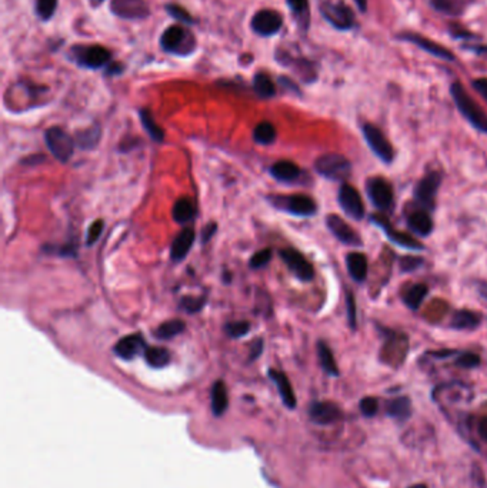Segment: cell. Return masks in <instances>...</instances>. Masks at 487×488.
I'll return each instance as SVG.
<instances>
[{"label": "cell", "instance_id": "obj_1", "mask_svg": "<svg viewBox=\"0 0 487 488\" xmlns=\"http://www.w3.org/2000/svg\"><path fill=\"white\" fill-rule=\"evenodd\" d=\"M160 49L168 55L177 57H188L197 48L196 36L183 25H172L159 39Z\"/></svg>", "mask_w": 487, "mask_h": 488}, {"label": "cell", "instance_id": "obj_2", "mask_svg": "<svg viewBox=\"0 0 487 488\" xmlns=\"http://www.w3.org/2000/svg\"><path fill=\"white\" fill-rule=\"evenodd\" d=\"M450 96L463 118L476 130L487 134V114L469 95L465 86L460 82H453L450 84Z\"/></svg>", "mask_w": 487, "mask_h": 488}, {"label": "cell", "instance_id": "obj_3", "mask_svg": "<svg viewBox=\"0 0 487 488\" xmlns=\"http://www.w3.org/2000/svg\"><path fill=\"white\" fill-rule=\"evenodd\" d=\"M67 57L80 69L100 71L112 62V52L102 44H75L67 53Z\"/></svg>", "mask_w": 487, "mask_h": 488}, {"label": "cell", "instance_id": "obj_4", "mask_svg": "<svg viewBox=\"0 0 487 488\" xmlns=\"http://www.w3.org/2000/svg\"><path fill=\"white\" fill-rule=\"evenodd\" d=\"M319 12L321 17L339 32H351L357 28L356 13L342 0H321Z\"/></svg>", "mask_w": 487, "mask_h": 488}, {"label": "cell", "instance_id": "obj_5", "mask_svg": "<svg viewBox=\"0 0 487 488\" xmlns=\"http://www.w3.org/2000/svg\"><path fill=\"white\" fill-rule=\"evenodd\" d=\"M315 170L328 180L343 181L352 174V163L343 154L324 153L316 159Z\"/></svg>", "mask_w": 487, "mask_h": 488}, {"label": "cell", "instance_id": "obj_6", "mask_svg": "<svg viewBox=\"0 0 487 488\" xmlns=\"http://www.w3.org/2000/svg\"><path fill=\"white\" fill-rule=\"evenodd\" d=\"M366 193L369 200L383 213H389L394 207V193L391 184L383 177H372L367 180Z\"/></svg>", "mask_w": 487, "mask_h": 488}, {"label": "cell", "instance_id": "obj_7", "mask_svg": "<svg viewBox=\"0 0 487 488\" xmlns=\"http://www.w3.org/2000/svg\"><path fill=\"white\" fill-rule=\"evenodd\" d=\"M440 184H442V174L437 172H430L417 181L413 190V199L420 206L422 210H433Z\"/></svg>", "mask_w": 487, "mask_h": 488}, {"label": "cell", "instance_id": "obj_8", "mask_svg": "<svg viewBox=\"0 0 487 488\" xmlns=\"http://www.w3.org/2000/svg\"><path fill=\"white\" fill-rule=\"evenodd\" d=\"M396 39L400 40V42H407V43H411L414 44L416 48H419L420 51L432 55L433 57H437L440 60H445V62H456V55L445 48L443 44H440L437 42H434L433 39L430 37H426L420 33H416V32H400L396 35Z\"/></svg>", "mask_w": 487, "mask_h": 488}, {"label": "cell", "instance_id": "obj_9", "mask_svg": "<svg viewBox=\"0 0 487 488\" xmlns=\"http://www.w3.org/2000/svg\"><path fill=\"white\" fill-rule=\"evenodd\" d=\"M283 28V16L274 9H260L253 15L250 29L260 37H272Z\"/></svg>", "mask_w": 487, "mask_h": 488}, {"label": "cell", "instance_id": "obj_10", "mask_svg": "<svg viewBox=\"0 0 487 488\" xmlns=\"http://www.w3.org/2000/svg\"><path fill=\"white\" fill-rule=\"evenodd\" d=\"M272 201L277 208H281V210L299 217H310L315 216L317 212L316 201L305 195L276 196Z\"/></svg>", "mask_w": 487, "mask_h": 488}, {"label": "cell", "instance_id": "obj_11", "mask_svg": "<svg viewBox=\"0 0 487 488\" xmlns=\"http://www.w3.org/2000/svg\"><path fill=\"white\" fill-rule=\"evenodd\" d=\"M44 141L48 145L51 153L62 163H66L73 156L75 150V138L69 136L62 127H51L44 133Z\"/></svg>", "mask_w": 487, "mask_h": 488}, {"label": "cell", "instance_id": "obj_12", "mask_svg": "<svg viewBox=\"0 0 487 488\" xmlns=\"http://www.w3.org/2000/svg\"><path fill=\"white\" fill-rule=\"evenodd\" d=\"M362 133L369 149L373 152V154L386 163V165H390L394 159V150L383 132L372 123H364L362 126Z\"/></svg>", "mask_w": 487, "mask_h": 488}, {"label": "cell", "instance_id": "obj_13", "mask_svg": "<svg viewBox=\"0 0 487 488\" xmlns=\"http://www.w3.org/2000/svg\"><path fill=\"white\" fill-rule=\"evenodd\" d=\"M370 223H373L375 226L382 228L383 233L386 235V237L391 243H394L399 247H403V248L411 250V251H423L425 250V246L419 240L414 239L409 233H403V231L393 228L390 226L389 220L384 216H382V215H373L372 217H370Z\"/></svg>", "mask_w": 487, "mask_h": 488}, {"label": "cell", "instance_id": "obj_14", "mask_svg": "<svg viewBox=\"0 0 487 488\" xmlns=\"http://www.w3.org/2000/svg\"><path fill=\"white\" fill-rule=\"evenodd\" d=\"M110 12L123 20H143L150 16L146 0H112Z\"/></svg>", "mask_w": 487, "mask_h": 488}, {"label": "cell", "instance_id": "obj_15", "mask_svg": "<svg viewBox=\"0 0 487 488\" xmlns=\"http://www.w3.org/2000/svg\"><path fill=\"white\" fill-rule=\"evenodd\" d=\"M337 201L347 217L356 222L364 217V204L359 192L351 184H343L337 193Z\"/></svg>", "mask_w": 487, "mask_h": 488}, {"label": "cell", "instance_id": "obj_16", "mask_svg": "<svg viewBox=\"0 0 487 488\" xmlns=\"http://www.w3.org/2000/svg\"><path fill=\"white\" fill-rule=\"evenodd\" d=\"M281 257L287 264L289 270L301 282H310L315 277V269L303 254L294 248L281 250Z\"/></svg>", "mask_w": 487, "mask_h": 488}, {"label": "cell", "instance_id": "obj_17", "mask_svg": "<svg viewBox=\"0 0 487 488\" xmlns=\"http://www.w3.org/2000/svg\"><path fill=\"white\" fill-rule=\"evenodd\" d=\"M276 60L293 69V71L299 75V78L303 80L305 83H313L317 80V67L312 60H308L305 57H292V55L286 51H277L276 52Z\"/></svg>", "mask_w": 487, "mask_h": 488}, {"label": "cell", "instance_id": "obj_18", "mask_svg": "<svg viewBox=\"0 0 487 488\" xmlns=\"http://www.w3.org/2000/svg\"><path fill=\"white\" fill-rule=\"evenodd\" d=\"M326 226L330 230V233L340 243H343L346 246H352V247H362L363 246V240L357 235V231L351 224H347L337 215H329L326 217Z\"/></svg>", "mask_w": 487, "mask_h": 488}, {"label": "cell", "instance_id": "obj_19", "mask_svg": "<svg viewBox=\"0 0 487 488\" xmlns=\"http://www.w3.org/2000/svg\"><path fill=\"white\" fill-rule=\"evenodd\" d=\"M309 413L312 420L316 424H321V426L337 423L343 418V413L340 407L330 401H319L312 404Z\"/></svg>", "mask_w": 487, "mask_h": 488}, {"label": "cell", "instance_id": "obj_20", "mask_svg": "<svg viewBox=\"0 0 487 488\" xmlns=\"http://www.w3.org/2000/svg\"><path fill=\"white\" fill-rule=\"evenodd\" d=\"M113 350L116 356H119L121 359L132 360L137 354H141L143 350H146V343L142 334H130L116 343Z\"/></svg>", "mask_w": 487, "mask_h": 488}, {"label": "cell", "instance_id": "obj_21", "mask_svg": "<svg viewBox=\"0 0 487 488\" xmlns=\"http://www.w3.org/2000/svg\"><path fill=\"white\" fill-rule=\"evenodd\" d=\"M475 3V0H429L433 10L449 17H461Z\"/></svg>", "mask_w": 487, "mask_h": 488}, {"label": "cell", "instance_id": "obj_22", "mask_svg": "<svg viewBox=\"0 0 487 488\" xmlns=\"http://www.w3.org/2000/svg\"><path fill=\"white\" fill-rule=\"evenodd\" d=\"M290 13L301 35H306L310 28V3L309 0H286Z\"/></svg>", "mask_w": 487, "mask_h": 488}, {"label": "cell", "instance_id": "obj_23", "mask_svg": "<svg viewBox=\"0 0 487 488\" xmlns=\"http://www.w3.org/2000/svg\"><path fill=\"white\" fill-rule=\"evenodd\" d=\"M481 320L483 317L477 311L463 309V310L454 311L450 320V327L459 332H470L479 327L481 324Z\"/></svg>", "mask_w": 487, "mask_h": 488}, {"label": "cell", "instance_id": "obj_24", "mask_svg": "<svg viewBox=\"0 0 487 488\" xmlns=\"http://www.w3.org/2000/svg\"><path fill=\"white\" fill-rule=\"evenodd\" d=\"M193 243H195V230L191 227L183 228L179 233V236L173 240V244L170 248V259L176 263L181 262L191 251Z\"/></svg>", "mask_w": 487, "mask_h": 488}, {"label": "cell", "instance_id": "obj_25", "mask_svg": "<svg viewBox=\"0 0 487 488\" xmlns=\"http://www.w3.org/2000/svg\"><path fill=\"white\" fill-rule=\"evenodd\" d=\"M407 227L411 233L420 236V237H427L432 235V231H433V220H432L429 212L419 208V210H416L411 215H409Z\"/></svg>", "mask_w": 487, "mask_h": 488}, {"label": "cell", "instance_id": "obj_26", "mask_svg": "<svg viewBox=\"0 0 487 488\" xmlns=\"http://www.w3.org/2000/svg\"><path fill=\"white\" fill-rule=\"evenodd\" d=\"M346 267L356 283H363L367 277L369 263L362 253H349L346 255Z\"/></svg>", "mask_w": 487, "mask_h": 488}, {"label": "cell", "instance_id": "obj_27", "mask_svg": "<svg viewBox=\"0 0 487 488\" xmlns=\"http://www.w3.org/2000/svg\"><path fill=\"white\" fill-rule=\"evenodd\" d=\"M270 173L276 180L282 183H293L301 176V170L299 169V166L289 160H281L274 163L270 169Z\"/></svg>", "mask_w": 487, "mask_h": 488}, {"label": "cell", "instance_id": "obj_28", "mask_svg": "<svg viewBox=\"0 0 487 488\" xmlns=\"http://www.w3.org/2000/svg\"><path fill=\"white\" fill-rule=\"evenodd\" d=\"M269 376H270V379L273 380V383L277 386V390H279V392H281L283 403H285L289 408H294V407H296V396H294L292 384H290L289 379L286 377V374H283L282 371L270 370V371H269Z\"/></svg>", "mask_w": 487, "mask_h": 488}, {"label": "cell", "instance_id": "obj_29", "mask_svg": "<svg viewBox=\"0 0 487 488\" xmlns=\"http://www.w3.org/2000/svg\"><path fill=\"white\" fill-rule=\"evenodd\" d=\"M253 90L260 99H272L276 96V84L266 72L254 75Z\"/></svg>", "mask_w": 487, "mask_h": 488}, {"label": "cell", "instance_id": "obj_30", "mask_svg": "<svg viewBox=\"0 0 487 488\" xmlns=\"http://www.w3.org/2000/svg\"><path fill=\"white\" fill-rule=\"evenodd\" d=\"M387 414L394 420L406 422L411 414V403L409 397H398L387 403Z\"/></svg>", "mask_w": 487, "mask_h": 488}, {"label": "cell", "instance_id": "obj_31", "mask_svg": "<svg viewBox=\"0 0 487 488\" xmlns=\"http://www.w3.org/2000/svg\"><path fill=\"white\" fill-rule=\"evenodd\" d=\"M317 354H319V361L321 364V368L326 371L329 376L337 377L339 376V367H337V364L335 361L332 350L324 341H319L317 343Z\"/></svg>", "mask_w": 487, "mask_h": 488}, {"label": "cell", "instance_id": "obj_32", "mask_svg": "<svg viewBox=\"0 0 487 488\" xmlns=\"http://www.w3.org/2000/svg\"><path fill=\"white\" fill-rule=\"evenodd\" d=\"M172 216H173L175 222L179 224L189 223L195 217V206H193L192 200L188 197L179 199L173 206Z\"/></svg>", "mask_w": 487, "mask_h": 488}, {"label": "cell", "instance_id": "obj_33", "mask_svg": "<svg viewBox=\"0 0 487 488\" xmlns=\"http://www.w3.org/2000/svg\"><path fill=\"white\" fill-rule=\"evenodd\" d=\"M427 293H429V287H427L426 284L419 283V284L411 286V287L405 293V296H403L405 305H406L410 310H413V311L419 310L420 306H422V303H423V300H425L426 296H427Z\"/></svg>", "mask_w": 487, "mask_h": 488}, {"label": "cell", "instance_id": "obj_34", "mask_svg": "<svg viewBox=\"0 0 487 488\" xmlns=\"http://www.w3.org/2000/svg\"><path fill=\"white\" fill-rule=\"evenodd\" d=\"M100 129L98 126L94 127H87L85 130H80L76 133L75 142L80 149L85 150H90L98 146L99 141H100Z\"/></svg>", "mask_w": 487, "mask_h": 488}, {"label": "cell", "instance_id": "obj_35", "mask_svg": "<svg viewBox=\"0 0 487 488\" xmlns=\"http://www.w3.org/2000/svg\"><path fill=\"white\" fill-rule=\"evenodd\" d=\"M145 359L150 367L161 368L170 363V353L163 347H148L145 350Z\"/></svg>", "mask_w": 487, "mask_h": 488}, {"label": "cell", "instance_id": "obj_36", "mask_svg": "<svg viewBox=\"0 0 487 488\" xmlns=\"http://www.w3.org/2000/svg\"><path fill=\"white\" fill-rule=\"evenodd\" d=\"M184 329H186V324H184L183 320L173 318V320L165 321L163 324H160L154 332V336L160 340H169L180 334Z\"/></svg>", "mask_w": 487, "mask_h": 488}, {"label": "cell", "instance_id": "obj_37", "mask_svg": "<svg viewBox=\"0 0 487 488\" xmlns=\"http://www.w3.org/2000/svg\"><path fill=\"white\" fill-rule=\"evenodd\" d=\"M139 116H141L142 125L145 127V130L149 133V136L153 138L154 142H163L165 138V132L161 129L153 119V114L149 109H142L139 111Z\"/></svg>", "mask_w": 487, "mask_h": 488}, {"label": "cell", "instance_id": "obj_38", "mask_svg": "<svg viewBox=\"0 0 487 488\" xmlns=\"http://www.w3.org/2000/svg\"><path fill=\"white\" fill-rule=\"evenodd\" d=\"M227 390L223 381H216L212 388V410L216 415H222L227 408Z\"/></svg>", "mask_w": 487, "mask_h": 488}, {"label": "cell", "instance_id": "obj_39", "mask_svg": "<svg viewBox=\"0 0 487 488\" xmlns=\"http://www.w3.org/2000/svg\"><path fill=\"white\" fill-rule=\"evenodd\" d=\"M276 127L270 122H262L253 130V141L258 145H272L276 141Z\"/></svg>", "mask_w": 487, "mask_h": 488}, {"label": "cell", "instance_id": "obj_40", "mask_svg": "<svg viewBox=\"0 0 487 488\" xmlns=\"http://www.w3.org/2000/svg\"><path fill=\"white\" fill-rule=\"evenodd\" d=\"M59 6V0H36L35 13L42 21H49Z\"/></svg>", "mask_w": 487, "mask_h": 488}, {"label": "cell", "instance_id": "obj_41", "mask_svg": "<svg viewBox=\"0 0 487 488\" xmlns=\"http://www.w3.org/2000/svg\"><path fill=\"white\" fill-rule=\"evenodd\" d=\"M449 35H450V37H453L454 40L461 42L463 44L475 43V42L481 40V37L479 35H476L475 32H470L465 26L457 25V23H452V25L449 26Z\"/></svg>", "mask_w": 487, "mask_h": 488}, {"label": "cell", "instance_id": "obj_42", "mask_svg": "<svg viewBox=\"0 0 487 488\" xmlns=\"http://www.w3.org/2000/svg\"><path fill=\"white\" fill-rule=\"evenodd\" d=\"M165 9H166V13L172 17V19H175L176 21H179L180 23V25H188V26H191V25H195V17L186 10V9H184L183 6H180V5H176V3H168L166 6H165Z\"/></svg>", "mask_w": 487, "mask_h": 488}, {"label": "cell", "instance_id": "obj_43", "mask_svg": "<svg viewBox=\"0 0 487 488\" xmlns=\"http://www.w3.org/2000/svg\"><path fill=\"white\" fill-rule=\"evenodd\" d=\"M226 333L229 337L231 338H239L246 336L250 332V324L249 321H233V323H227L224 327Z\"/></svg>", "mask_w": 487, "mask_h": 488}, {"label": "cell", "instance_id": "obj_44", "mask_svg": "<svg viewBox=\"0 0 487 488\" xmlns=\"http://www.w3.org/2000/svg\"><path fill=\"white\" fill-rule=\"evenodd\" d=\"M346 307H347V321L352 330H356L357 327V314H356V300L353 293L346 294Z\"/></svg>", "mask_w": 487, "mask_h": 488}, {"label": "cell", "instance_id": "obj_45", "mask_svg": "<svg viewBox=\"0 0 487 488\" xmlns=\"http://www.w3.org/2000/svg\"><path fill=\"white\" fill-rule=\"evenodd\" d=\"M454 364L460 368H476L480 365V357L475 353H470V352H466V353H461Z\"/></svg>", "mask_w": 487, "mask_h": 488}, {"label": "cell", "instance_id": "obj_46", "mask_svg": "<svg viewBox=\"0 0 487 488\" xmlns=\"http://www.w3.org/2000/svg\"><path fill=\"white\" fill-rule=\"evenodd\" d=\"M270 259H272V250L263 248L251 255L249 264L251 269H260V267H265L270 262Z\"/></svg>", "mask_w": 487, "mask_h": 488}, {"label": "cell", "instance_id": "obj_47", "mask_svg": "<svg viewBox=\"0 0 487 488\" xmlns=\"http://www.w3.org/2000/svg\"><path fill=\"white\" fill-rule=\"evenodd\" d=\"M423 264V259L417 257V255H403L399 260V267L403 273H410L419 269Z\"/></svg>", "mask_w": 487, "mask_h": 488}, {"label": "cell", "instance_id": "obj_48", "mask_svg": "<svg viewBox=\"0 0 487 488\" xmlns=\"http://www.w3.org/2000/svg\"><path fill=\"white\" fill-rule=\"evenodd\" d=\"M204 305V297H184L181 298V307L189 311V313H196L199 311Z\"/></svg>", "mask_w": 487, "mask_h": 488}, {"label": "cell", "instance_id": "obj_49", "mask_svg": "<svg viewBox=\"0 0 487 488\" xmlns=\"http://www.w3.org/2000/svg\"><path fill=\"white\" fill-rule=\"evenodd\" d=\"M379 410V401L375 397H364L360 401V411L363 413V415L366 417H372L378 413Z\"/></svg>", "mask_w": 487, "mask_h": 488}, {"label": "cell", "instance_id": "obj_50", "mask_svg": "<svg viewBox=\"0 0 487 488\" xmlns=\"http://www.w3.org/2000/svg\"><path fill=\"white\" fill-rule=\"evenodd\" d=\"M103 227H105L103 220H96L94 224H91V226L89 227V231H87V240H86V243H87L89 246L94 244V243H95V242L100 237L102 231H103Z\"/></svg>", "mask_w": 487, "mask_h": 488}, {"label": "cell", "instance_id": "obj_51", "mask_svg": "<svg viewBox=\"0 0 487 488\" xmlns=\"http://www.w3.org/2000/svg\"><path fill=\"white\" fill-rule=\"evenodd\" d=\"M125 64H122L121 62H110L106 67H105V76L112 78V76H121L125 72Z\"/></svg>", "mask_w": 487, "mask_h": 488}, {"label": "cell", "instance_id": "obj_52", "mask_svg": "<svg viewBox=\"0 0 487 488\" xmlns=\"http://www.w3.org/2000/svg\"><path fill=\"white\" fill-rule=\"evenodd\" d=\"M472 87L479 93L483 98V100L487 103V78H477L472 80Z\"/></svg>", "mask_w": 487, "mask_h": 488}, {"label": "cell", "instance_id": "obj_53", "mask_svg": "<svg viewBox=\"0 0 487 488\" xmlns=\"http://www.w3.org/2000/svg\"><path fill=\"white\" fill-rule=\"evenodd\" d=\"M279 83L286 89V90H289V91H292V93H294V95H300V89H299V86L292 80V79H289V78H285V76H281L279 78Z\"/></svg>", "mask_w": 487, "mask_h": 488}, {"label": "cell", "instance_id": "obj_54", "mask_svg": "<svg viewBox=\"0 0 487 488\" xmlns=\"http://www.w3.org/2000/svg\"><path fill=\"white\" fill-rule=\"evenodd\" d=\"M263 352V340L258 338L254 340V343L251 344V354H250V360H256Z\"/></svg>", "mask_w": 487, "mask_h": 488}, {"label": "cell", "instance_id": "obj_55", "mask_svg": "<svg viewBox=\"0 0 487 488\" xmlns=\"http://www.w3.org/2000/svg\"><path fill=\"white\" fill-rule=\"evenodd\" d=\"M216 230H218V226H216L215 223H212V224H209L207 227H204L202 240H203V242H207L209 239H211V237L215 235V231H216Z\"/></svg>", "mask_w": 487, "mask_h": 488}, {"label": "cell", "instance_id": "obj_56", "mask_svg": "<svg viewBox=\"0 0 487 488\" xmlns=\"http://www.w3.org/2000/svg\"><path fill=\"white\" fill-rule=\"evenodd\" d=\"M477 430H479L480 437H481L483 440H486V441H487V417H483V418H481L480 423H479Z\"/></svg>", "mask_w": 487, "mask_h": 488}, {"label": "cell", "instance_id": "obj_57", "mask_svg": "<svg viewBox=\"0 0 487 488\" xmlns=\"http://www.w3.org/2000/svg\"><path fill=\"white\" fill-rule=\"evenodd\" d=\"M456 353H457V352H454V350H440V352H430L429 354L433 356V357H436V359H446V357L453 356V354H456Z\"/></svg>", "mask_w": 487, "mask_h": 488}, {"label": "cell", "instance_id": "obj_58", "mask_svg": "<svg viewBox=\"0 0 487 488\" xmlns=\"http://www.w3.org/2000/svg\"><path fill=\"white\" fill-rule=\"evenodd\" d=\"M476 286H477V293L480 294V297L487 301V282H479Z\"/></svg>", "mask_w": 487, "mask_h": 488}, {"label": "cell", "instance_id": "obj_59", "mask_svg": "<svg viewBox=\"0 0 487 488\" xmlns=\"http://www.w3.org/2000/svg\"><path fill=\"white\" fill-rule=\"evenodd\" d=\"M360 13H366L369 9V0H353Z\"/></svg>", "mask_w": 487, "mask_h": 488}, {"label": "cell", "instance_id": "obj_60", "mask_svg": "<svg viewBox=\"0 0 487 488\" xmlns=\"http://www.w3.org/2000/svg\"><path fill=\"white\" fill-rule=\"evenodd\" d=\"M410 488H427L425 484H417V485H413V487H410Z\"/></svg>", "mask_w": 487, "mask_h": 488}, {"label": "cell", "instance_id": "obj_61", "mask_svg": "<svg viewBox=\"0 0 487 488\" xmlns=\"http://www.w3.org/2000/svg\"><path fill=\"white\" fill-rule=\"evenodd\" d=\"M90 2H95V3H103L105 0H90Z\"/></svg>", "mask_w": 487, "mask_h": 488}]
</instances>
